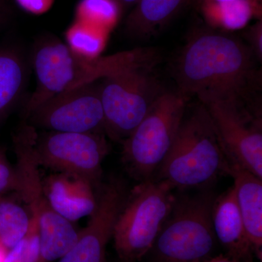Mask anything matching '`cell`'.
<instances>
[{
  "instance_id": "obj_10",
  "label": "cell",
  "mask_w": 262,
  "mask_h": 262,
  "mask_svg": "<svg viewBox=\"0 0 262 262\" xmlns=\"http://www.w3.org/2000/svg\"><path fill=\"white\" fill-rule=\"evenodd\" d=\"M35 150L40 166L75 176L95 189L102 184V163L110 151L104 134L37 133Z\"/></svg>"
},
{
  "instance_id": "obj_27",
  "label": "cell",
  "mask_w": 262,
  "mask_h": 262,
  "mask_svg": "<svg viewBox=\"0 0 262 262\" xmlns=\"http://www.w3.org/2000/svg\"><path fill=\"white\" fill-rule=\"evenodd\" d=\"M120 8H127L135 6L139 0H114Z\"/></svg>"
},
{
  "instance_id": "obj_12",
  "label": "cell",
  "mask_w": 262,
  "mask_h": 262,
  "mask_svg": "<svg viewBox=\"0 0 262 262\" xmlns=\"http://www.w3.org/2000/svg\"><path fill=\"white\" fill-rule=\"evenodd\" d=\"M97 206L77 241L58 262H106V247L127 193L122 181L112 179L96 189Z\"/></svg>"
},
{
  "instance_id": "obj_13",
  "label": "cell",
  "mask_w": 262,
  "mask_h": 262,
  "mask_svg": "<svg viewBox=\"0 0 262 262\" xmlns=\"http://www.w3.org/2000/svg\"><path fill=\"white\" fill-rule=\"evenodd\" d=\"M212 225L227 257L236 262H252L254 251L239 212L234 185L215 198Z\"/></svg>"
},
{
  "instance_id": "obj_16",
  "label": "cell",
  "mask_w": 262,
  "mask_h": 262,
  "mask_svg": "<svg viewBox=\"0 0 262 262\" xmlns=\"http://www.w3.org/2000/svg\"><path fill=\"white\" fill-rule=\"evenodd\" d=\"M27 82L21 53L13 46L0 47V125L18 103Z\"/></svg>"
},
{
  "instance_id": "obj_19",
  "label": "cell",
  "mask_w": 262,
  "mask_h": 262,
  "mask_svg": "<svg viewBox=\"0 0 262 262\" xmlns=\"http://www.w3.org/2000/svg\"><path fill=\"white\" fill-rule=\"evenodd\" d=\"M67 45L77 54L88 58H98L101 37L98 27L76 20L66 32Z\"/></svg>"
},
{
  "instance_id": "obj_20",
  "label": "cell",
  "mask_w": 262,
  "mask_h": 262,
  "mask_svg": "<svg viewBox=\"0 0 262 262\" xmlns=\"http://www.w3.org/2000/svg\"><path fill=\"white\" fill-rule=\"evenodd\" d=\"M120 10L114 0H80L76 8V20L98 27L116 20Z\"/></svg>"
},
{
  "instance_id": "obj_8",
  "label": "cell",
  "mask_w": 262,
  "mask_h": 262,
  "mask_svg": "<svg viewBox=\"0 0 262 262\" xmlns=\"http://www.w3.org/2000/svg\"><path fill=\"white\" fill-rule=\"evenodd\" d=\"M173 189L155 180L139 182L127 194L113 238L122 262H137L151 251L173 209Z\"/></svg>"
},
{
  "instance_id": "obj_11",
  "label": "cell",
  "mask_w": 262,
  "mask_h": 262,
  "mask_svg": "<svg viewBox=\"0 0 262 262\" xmlns=\"http://www.w3.org/2000/svg\"><path fill=\"white\" fill-rule=\"evenodd\" d=\"M26 119L34 128L47 131L105 134L100 80L56 94Z\"/></svg>"
},
{
  "instance_id": "obj_14",
  "label": "cell",
  "mask_w": 262,
  "mask_h": 262,
  "mask_svg": "<svg viewBox=\"0 0 262 262\" xmlns=\"http://www.w3.org/2000/svg\"><path fill=\"white\" fill-rule=\"evenodd\" d=\"M43 188L53 210L71 222L90 216L97 206L96 189L75 176L53 174L43 182Z\"/></svg>"
},
{
  "instance_id": "obj_4",
  "label": "cell",
  "mask_w": 262,
  "mask_h": 262,
  "mask_svg": "<svg viewBox=\"0 0 262 262\" xmlns=\"http://www.w3.org/2000/svg\"><path fill=\"white\" fill-rule=\"evenodd\" d=\"M144 50L88 58L77 54L58 39L41 41L33 52L37 85L26 105L25 117L56 94L101 80L139 58Z\"/></svg>"
},
{
  "instance_id": "obj_22",
  "label": "cell",
  "mask_w": 262,
  "mask_h": 262,
  "mask_svg": "<svg viewBox=\"0 0 262 262\" xmlns=\"http://www.w3.org/2000/svg\"><path fill=\"white\" fill-rule=\"evenodd\" d=\"M20 179L16 167L10 163L5 149L0 147V195L7 192H20Z\"/></svg>"
},
{
  "instance_id": "obj_23",
  "label": "cell",
  "mask_w": 262,
  "mask_h": 262,
  "mask_svg": "<svg viewBox=\"0 0 262 262\" xmlns=\"http://www.w3.org/2000/svg\"><path fill=\"white\" fill-rule=\"evenodd\" d=\"M246 39L253 54L257 58L258 61H262V22H257L248 29L246 33Z\"/></svg>"
},
{
  "instance_id": "obj_15",
  "label": "cell",
  "mask_w": 262,
  "mask_h": 262,
  "mask_svg": "<svg viewBox=\"0 0 262 262\" xmlns=\"http://www.w3.org/2000/svg\"><path fill=\"white\" fill-rule=\"evenodd\" d=\"M239 212L255 256L261 260L262 179L235 163L228 162Z\"/></svg>"
},
{
  "instance_id": "obj_7",
  "label": "cell",
  "mask_w": 262,
  "mask_h": 262,
  "mask_svg": "<svg viewBox=\"0 0 262 262\" xmlns=\"http://www.w3.org/2000/svg\"><path fill=\"white\" fill-rule=\"evenodd\" d=\"M211 118L228 162L262 179V117L258 97L203 94L196 96Z\"/></svg>"
},
{
  "instance_id": "obj_9",
  "label": "cell",
  "mask_w": 262,
  "mask_h": 262,
  "mask_svg": "<svg viewBox=\"0 0 262 262\" xmlns=\"http://www.w3.org/2000/svg\"><path fill=\"white\" fill-rule=\"evenodd\" d=\"M215 199L206 189L176 200L151 248L155 262H205L212 257L217 241L212 225Z\"/></svg>"
},
{
  "instance_id": "obj_26",
  "label": "cell",
  "mask_w": 262,
  "mask_h": 262,
  "mask_svg": "<svg viewBox=\"0 0 262 262\" xmlns=\"http://www.w3.org/2000/svg\"><path fill=\"white\" fill-rule=\"evenodd\" d=\"M8 5L5 0H0V27L3 26L8 16Z\"/></svg>"
},
{
  "instance_id": "obj_3",
  "label": "cell",
  "mask_w": 262,
  "mask_h": 262,
  "mask_svg": "<svg viewBox=\"0 0 262 262\" xmlns=\"http://www.w3.org/2000/svg\"><path fill=\"white\" fill-rule=\"evenodd\" d=\"M158 58L156 52L145 49L100 80L105 134L113 140L126 139L166 90L155 73Z\"/></svg>"
},
{
  "instance_id": "obj_29",
  "label": "cell",
  "mask_w": 262,
  "mask_h": 262,
  "mask_svg": "<svg viewBox=\"0 0 262 262\" xmlns=\"http://www.w3.org/2000/svg\"><path fill=\"white\" fill-rule=\"evenodd\" d=\"M7 254V249L0 244V262H4L5 256Z\"/></svg>"
},
{
  "instance_id": "obj_1",
  "label": "cell",
  "mask_w": 262,
  "mask_h": 262,
  "mask_svg": "<svg viewBox=\"0 0 262 262\" xmlns=\"http://www.w3.org/2000/svg\"><path fill=\"white\" fill-rule=\"evenodd\" d=\"M256 62L251 48L238 38L198 29L191 34L176 63L177 90L189 99L203 94L258 97L261 70Z\"/></svg>"
},
{
  "instance_id": "obj_28",
  "label": "cell",
  "mask_w": 262,
  "mask_h": 262,
  "mask_svg": "<svg viewBox=\"0 0 262 262\" xmlns=\"http://www.w3.org/2000/svg\"><path fill=\"white\" fill-rule=\"evenodd\" d=\"M205 262H236L230 258L227 257L223 255H220V256H215V257L210 258L209 259L207 260Z\"/></svg>"
},
{
  "instance_id": "obj_25",
  "label": "cell",
  "mask_w": 262,
  "mask_h": 262,
  "mask_svg": "<svg viewBox=\"0 0 262 262\" xmlns=\"http://www.w3.org/2000/svg\"><path fill=\"white\" fill-rule=\"evenodd\" d=\"M202 5H215L225 6V5H234L236 3H244L248 5L253 12L259 13L261 11V0H194Z\"/></svg>"
},
{
  "instance_id": "obj_24",
  "label": "cell",
  "mask_w": 262,
  "mask_h": 262,
  "mask_svg": "<svg viewBox=\"0 0 262 262\" xmlns=\"http://www.w3.org/2000/svg\"><path fill=\"white\" fill-rule=\"evenodd\" d=\"M17 4L29 13L41 15L48 11L54 0H15Z\"/></svg>"
},
{
  "instance_id": "obj_6",
  "label": "cell",
  "mask_w": 262,
  "mask_h": 262,
  "mask_svg": "<svg viewBox=\"0 0 262 262\" xmlns=\"http://www.w3.org/2000/svg\"><path fill=\"white\" fill-rule=\"evenodd\" d=\"M189 101L178 90H165L122 141V163L133 178L139 182L154 178L173 145Z\"/></svg>"
},
{
  "instance_id": "obj_17",
  "label": "cell",
  "mask_w": 262,
  "mask_h": 262,
  "mask_svg": "<svg viewBox=\"0 0 262 262\" xmlns=\"http://www.w3.org/2000/svg\"><path fill=\"white\" fill-rule=\"evenodd\" d=\"M185 0H139L125 22L131 37L145 39L154 35L177 14Z\"/></svg>"
},
{
  "instance_id": "obj_30",
  "label": "cell",
  "mask_w": 262,
  "mask_h": 262,
  "mask_svg": "<svg viewBox=\"0 0 262 262\" xmlns=\"http://www.w3.org/2000/svg\"><path fill=\"white\" fill-rule=\"evenodd\" d=\"M3 196V195H0V199H1L2 196Z\"/></svg>"
},
{
  "instance_id": "obj_2",
  "label": "cell",
  "mask_w": 262,
  "mask_h": 262,
  "mask_svg": "<svg viewBox=\"0 0 262 262\" xmlns=\"http://www.w3.org/2000/svg\"><path fill=\"white\" fill-rule=\"evenodd\" d=\"M229 163L206 108L187 110L173 145L157 171L156 181L171 189H202L221 176Z\"/></svg>"
},
{
  "instance_id": "obj_18",
  "label": "cell",
  "mask_w": 262,
  "mask_h": 262,
  "mask_svg": "<svg viewBox=\"0 0 262 262\" xmlns=\"http://www.w3.org/2000/svg\"><path fill=\"white\" fill-rule=\"evenodd\" d=\"M32 215L12 198L0 199V244L7 250L20 242L28 232Z\"/></svg>"
},
{
  "instance_id": "obj_5",
  "label": "cell",
  "mask_w": 262,
  "mask_h": 262,
  "mask_svg": "<svg viewBox=\"0 0 262 262\" xmlns=\"http://www.w3.org/2000/svg\"><path fill=\"white\" fill-rule=\"evenodd\" d=\"M37 130L23 122L13 136L16 169L20 179L19 196L37 218L40 237V261L60 259L75 244L79 232L70 221L52 208L43 188L35 150Z\"/></svg>"
},
{
  "instance_id": "obj_21",
  "label": "cell",
  "mask_w": 262,
  "mask_h": 262,
  "mask_svg": "<svg viewBox=\"0 0 262 262\" xmlns=\"http://www.w3.org/2000/svg\"><path fill=\"white\" fill-rule=\"evenodd\" d=\"M40 261V237L37 218L32 215L28 232L7 252L4 262Z\"/></svg>"
}]
</instances>
